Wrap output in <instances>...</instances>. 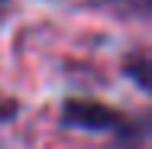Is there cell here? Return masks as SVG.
<instances>
[{"label":"cell","mask_w":152,"mask_h":149,"mask_svg":"<svg viewBox=\"0 0 152 149\" xmlns=\"http://www.w3.org/2000/svg\"><path fill=\"white\" fill-rule=\"evenodd\" d=\"M61 123L65 126H78V130H94V133H104V130H120L126 126L117 107H107L100 101H84V97H71L61 104Z\"/></svg>","instance_id":"cell-1"},{"label":"cell","mask_w":152,"mask_h":149,"mask_svg":"<svg viewBox=\"0 0 152 149\" xmlns=\"http://www.w3.org/2000/svg\"><path fill=\"white\" fill-rule=\"evenodd\" d=\"M123 71L133 84H139L142 91L152 94V49H136L123 59Z\"/></svg>","instance_id":"cell-2"},{"label":"cell","mask_w":152,"mask_h":149,"mask_svg":"<svg viewBox=\"0 0 152 149\" xmlns=\"http://www.w3.org/2000/svg\"><path fill=\"white\" fill-rule=\"evenodd\" d=\"M142 3H146V10H152V0H142Z\"/></svg>","instance_id":"cell-3"}]
</instances>
